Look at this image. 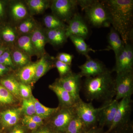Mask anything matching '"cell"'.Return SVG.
I'll use <instances>...</instances> for the list:
<instances>
[{"label":"cell","instance_id":"1","mask_svg":"<svg viewBox=\"0 0 133 133\" xmlns=\"http://www.w3.org/2000/svg\"><path fill=\"white\" fill-rule=\"evenodd\" d=\"M102 2L109 13L113 28L125 44L129 43L133 37V1L107 0Z\"/></svg>","mask_w":133,"mask_h":133},{"label":"cell","instance_id":"2","mask_svg":"<svg viewBox=\"0 0 133 133\" xmlns=\"http://www.w3.org/2000/svg\"><path fill=\"white\" fill-rule=\"evenodd\" d=\"M84 91L88 101H98L103 102L104 105L111 102L115 96V79L111 72L107 70L98 76L86 77Z\"/></svg>","mask_w":133,"mask_h":133},{"label":"cell","instance_id":"3","mask_svg":"<svg viewBox=\"0 0 133 133\" xmlns=\"http://www.w3.org/2000/svg\"><path fill=\"white\" fill-rule=\"evenodd\" d=\"M77 1L78 5L84 11L87 18L92 25L98 28L110 26L111 21L109 13L102 1Z\"/></svg>","mask_w":133,"mask_h":133},{"label":"cell","instance_id":"4","mask_svg":"<svg viewBox=\"0 0 133 133\" xmlns=\"http://www.w3.org/2000/svg\"><path fill=\"white\" fill-rule=\"evenodd\" d=\"M131 97L123 98L119 101L116 115L111 125L105 133H110L116 129L121 128L131 124L132 112Z\"/></svg>","mask_w":133,"mask_h":133},{"label":"cell","instance_id":"5","mask_svg":"<svg viewBox=\"0 0 133 133\" xmlns=\"http://www.w3.org/2000/svg\"><path fill=\"white\" fill-rule=\"evenodd\" d=\"M73 107L76 114L84 122L87 129L97 126L99 114L102 106L95 108L91 103H86L81 99L76 102Z\"/></svg>","mask_w":133,"mask_h":133},{"label":"cell","instance_id":"6","mask_svg":"<svg viewBox=\"0 0 133 133\" xmlns=\"http://www.w3.org/2000/svg\"><path fill=\"white\" fill-rule=\"evenodd\" d=\"M115 88L116 100L127 97H132L133 93V71L116 73L115 79Z\"/></svg>","mask_w":133,"mask_h":133},{"label":"cell","instance_id":"7","mask_svg":"<svg viewBox=\"0 0 133 133\" xmlns=\"http://www.w3.org/2000/svg\"><path fill=\"white\" fill-rule=\"evenodd\" d=\"M75 114L74 107H60L51 116L49 126L55 133H65L68 124Z\"/></svg>","mask_w":133,"mask_h":133},{"label":"cell","instance_id":"8","mask_svg":"<svg viewBox=\"0 0 133 133\" xmlns=\"http://www.w3.org/2000/svg\"><path fill=\"white\" fill-rule=\"evenodd\" d=\"M77 5V1L75 0H54L51 9L52 14L63 22H68L76 13Z\"/></svg>","mask_w":133,"mask_h":133},{"label":"cell","instance_id":"9","mask_svg":"<svg viewBox=\"0 0 133 133\" xmlns=\"http://www.w3.org/2000/svg\"><path fill=\"white\" fill-rule=\"evenodd\" d=\"M82 77L79 73L76 74L71 72L63 77H60L57 81L64 89L69 93L75 103L81 99L79 92Z\"/></svg>","mask_w":133,"mask_h":133},{"label":"cell","instance_id":"10","mask_svg":"<svg viewBox=\"0 0 133 133\" xmlns=\"http://www.w3.org/2000/svg\"><path fill=\"white\" fill-rule=\"evenodd\" d=\"M133 49L129 43L125 44L122 51L116 58L113 71L116 73L133 71Z\"/></svg>","mask_w":133,"mask_h":133},{"label":"cell","instance_id":"11","mask_svg":"<svg viewBox=\"0 0 133 133\" xmlns=\"http://www.w3.org/2000/svg\"><path fill=\"white\" fill-rule=\"evenodd\" d=\"M68 22L69 25L65 29L67 38L70 36L75 35L85 38L88 36L89 33L88 27L78 13H75Z\"/></svg>","mask_w":133,"mask_h":133},{"label":"cell","instance_id":"12","mask_svg":"<svg viewBox=\"0 0 133 133\" xmlns=\"http://www.w3.org/2000/svg\"><path fill=\"white\" fill-rule=\"evenodd\" d=\"M118 101L113 99L111 102L102 105L98 117L99 127L103 128L107 127L108 129L111 125L118 108Z\"/></svg>","mask_w":133,"mask_h":133},{"label":"cell","instance_id":"13","mask_svg":"<svg viewBox=\"0 0 133 133\" xmlns=\"http://www.w3.org/2000/svg\"><path fill=\"white\" fill-rule=\"evenodd\" d=\"M80 72L79 73L82 77H94L104 73L108 69L104 65L98 60L87 58L86 62L82 65L79 66Z\"/></svg>","mask_w":133,"mask_h":133},{"label":"cell","instance_id":"14","mask_svg":"<svg viewBox=\"0 0 133 133\" xmlns=\"http://www.w3.org/2000/svg\"><path fill=\"white\" fill-rule=\"evenodd\" d=\"M31 39L36 55L40 57L45 55V46L48 43L45 31L37 27L31 34Z\"/></svg>","mask_w":133,"mask_h":133},{"label":"cell","instance_id":"15","mask_svg":"<svg viewBox=\"0 0 133 133\" xmlns=\"http://www.w3.org/2000/svg\"><path fill=\"white\" fill-rule=\"evenodd\" d=\"M49 88L57 96L61 107H72L74 106L76 103L73 98L57 81L50 85Z\"/></svg>","mask_w":133,"mask_h":133},{"label":"cell","instance_id":"16","mask_svg":"<svg viewBox=\"0 0 133 133\" xmlns=\"http://www.w3.org/2000/svg\"><path fill=\"white\" fill-rule=\"evenodd\" d=\"M21 108L8 109L0 113V117L3 127L11 128L17 125L21 114Z\"/></svg>","mask_w":133,"mask_h":133},{"label":"cell","instance_id":"17","mask_svg":"<svg viewBox=\"0 0 133 133\" xmlns=\"http://www.w3.org/2000/svg\"><path fill=\"white\" fill-rule=\"evenodd\" d=\"M108 41L109 46L107 50L113 51L116 58L124 49L125 44L118 33L113 28L108 34Z\"/></svg>","mask_w":133,"mask_h":133},{"label":"cell","instance_id":"18","mask_svg":"<svg viewBox=\"0 0 133 133\" xmlns=\"http://www.w3.org/2000/svg\"><path fill=\"white\" fill-rule=\"evenodd\" d=\"M65 29H57L46 30L45 32L48 43L54 46L63 45L66 42L67 38L65 34Z\"/></svg>","mask_w":133,"mask_h":133},{"label":"cell","instance_id":"19","mask_svg":"<svg viewBox=\"0 0 133 133\" xmlns=\"http://www.w3.org/2000/svg\"><path fill=\"white\" fill-rule=\"evenodd\" d=\"M37 62L30 63L22 67L18 74L19 79L24 84L32 82L35 76Z\"/></svg>","mask_w":133,"mask_h":133},{"label":"cell","instance_id":"20","mask_svg":"<svg viewBox=\"0 0 133 133\" xmlns=\"http://www.w3.org/2000/svg\"><path fill=\"white\" fill-rule=\"evenodd\" d=\"M52 58L44 55L37 62L35 76L33 82H36L45 75L51 69L52 65Z\"/></svg>","mask_w":133,"mask_h":133},{"label":"cell","instance_id":"21","mask_svg":"<svg viewBox=\"0 0 133 133\" xmlns=\"http://www.w3.org/2000/svg\"><path fill=\"white\" fill-rule=\"evenodd\" d=\"M17 48L26 53L30 57L36 55V52L32 44L31 39V34L23 35L16 41Z\"/></svg>","mask_w":133,"mask_h":133},{"label":"cell","instance_id":"22","mask_svg":"<svg viewBox=\"0 0 133 133\" xmlns=\"http://www.w3.org/2000/svg\"><path fill=\"white\" fill-rule=\"evenodd\" d=\"M73 43L78 52L81 55L85 56L87 58L90 57L88 55L89 52H95V50L90 48L85 42L84 38L75 35H71L69 37Z\"/></svg>","mask_w":133,"mask_h":133},{"label":"cell","instance_id":"23","mask_svg":"<svg viewBox=\"0 0 133 133\" xmlns=\"http://www.w3.org/2000/svg\"><path fill=\"white\" fill-rule=\"evenodd\" d=\"M32 98L35 108L36 114L43 119L51 117L60 108V107L55 108L47 107L42 104L33 96H32Z\"/></svg>","mask_w":133,"mask_h":133},{"label":"cell","instance_id":"24","mask_svg":"<svg viewBox=\"0 0 133 133\" xmlns=\"http://www.w3.org/2000/svg\"><path fill=\"white\" fill-rule=\"evenodd\" d=\"M10 52L14 65L22 67L30 64V57L17 47L12 48Z\"/></svg>","mask_w":133,"mask_h":133},{"label":"cell","instance_id":"25","mask_svg":"<svg viewBox=\"0 0 133 133\" xmlns=\"http://www.w3.org/2000/svg\"><path fill=\"white\" fill-rule=\"evenodd\" d=\"M26 3L30 11L33 15L43 13L50 5L49 1L45 0H29Z\"/></svg>","mask_w":133,"mask_h":133},{"label":"cell","instance_id":"26","mask_svg":"<svg viewBox=\"0 0 133 133\" xmlns=\"http://www.w3.org/2000/svg\"><path fill=\"white\" fill-rule=\"evenodd\" d=\"M87 130L84 122L76 113L68 124L65 133H82Z\"/></svg>","mask_w":133,"mask_h":133},{"label":"cell","instance_id":"27","mask_svg":"<svg viewBox=\"0 0 133 133\" xmlns=\"http://www.w3.org/2000/svg\"><path fill=\"white\" fill-rule=\"evenodd\" d=\"M36 22L33 17H28L24 19L17 26L16 31L23 35H30L38 27Z\"/></svg>","mask_w":133,"mask_h":133},{"label":"cell","instance_id":"28","mask_svg":"<svg viewBox=\"0 0 133 133\" xmlns=\"http://www.w3.org/2000/svg\"><path fill=\"white\" fill-rule=\"evenodd\" d=\"M11 12L12 17L16 21L26 19L28 15V9L25 5L19 2L12 5Z\"/></svg>","mask_w":133,"mask_h":133},{"label":"cell","instance_id":"29","mask_svg":"<svg viewBox=\"0 0 133 133\" xmlns=\"http://www.w3.org/2000/svg\"><path fill=\"white\" fill-rule=\"evenodd\" d=\"M43 22L47 29H66L67 28L64 22L53 14L48 15L44 16Z\"/></svg>","mask_w":133,"mask_h":133},{"label":"cell","instance_id":"30","mask_svg":"<svg viewBox=\"0 0 133 133\" xmlns=\"http://www.w3.org/2000/svg\"><path fill=\"white\" fill-rule=\"evenodd\" d=\"M1 84L12 95L18 96L19 94L20 83L13 77H9L1 80Z\"/></svg>","mask_w":133,"mask_h":133},{"label":"cell","instance_id":"31","mask_svg":"<svg viewBox=\"0 0 133 133\" xmlns=\"http://www.w3.org/2000/svg\"><path fill=\"white\" fill-rule=\"evenodd\" d=\"M1 34L3 40L6 42L13 44L16 41L17 31L13 27L5 26L2 31Z\"/></svg>","mask_w":133,"mask_h":133},{"label":"cell","instance_id":"32","mask_svg":"<svg viewBox=\"0 0 133 133\" xmlns=\"http://www.w3.org/2000/svg\"><path fill=\"white\" fill-rule=\"evenodd\" d=\"M21 111L24 116H31L36 114L35 108L32 96L27 99H24Z\"/></svg>","mask_w":133,"mask_h":133},{"label":"cell","instance_id":"33","mask_svg":"<svg viewBox=\"0 0 133 133\" xmlns=\"http://www.w3.org/2000/svg\"><path fill=\"white\" fill-rule=\"evenodd\" d=\"M14 98L12 94L3 86L0 85V103L8 104L13 103Z\"/></svg>","mask_w":133,"mask_h":133},{"label":"cell","instance_id":"34","mask_svg":"<svg viewBox=\"0 0 133 133\" xmlns=\"http://www.w3.org/2000/svg\"><path fill=\"white\" fill-rule=\"evenodd\" d=\"M55 65L60 77H63L71 72L70 65L69 64L56 60L55 62Z\"/></svg>","mask_w":133,"mask_h":133},{"label":"cell","instance_id":"35","mask_svg":"<svg viewBox=\"0 0 133 133\" xmlns=\"http://www.w3.org/2000/svg\"><path fill=\"white\" fill-rule=\"evenodd\" d=\"M0 64L6 66L14 67L15 65L13 62L10 51L6 50L0 56Z\"/></svg>","mask_w":133,"mask_h":133},{"label":"cell","instance_id":"36","mask_svg":"<svg viewBox=\"0 0 133 133\" xmlns=\"http://www.w3.org/2000/svg\"><path fill=\"white\" fill-rule=\"evenodd\" d=\"M19 94L24 99L29 98L31 96V87L26 84L20 83Z\"/></svg>","mask_w":133,"mask_h":133},{"label":"cell","instance_id":"37","mask_svg":"<svg viewBox=\"0 0 133 133\" xmlns=\"http://www.w3.org/2000/svg\"><path fill=\"white\" fill-rule=\"evenodd\" d=\"M23 126L28 130L33 132L37 130L41 126L38 125L37 124L33 122L30 120L28 119L26 116H24L22 121Z\"/></svg>","mask_w":133,"mask_h":133},{"label":"cell","instance_id":"38","mask_svg":"<svg viewBox=\"0 0 133 133\" xmlns=\"http://www.w3.org/2000/svg\"><path fill=\"white\" fill-rule=\"evenodd\" d=\"M73 58V55L68 54V53L62 52V53H59L57 55L56 58L57 60L70 65Z\"/></svg>","mask_w":133,"mask_h":133},{"label":"cell","instance_id":"39","mask_svg":"<svg viewBox=\"0 0 133 133\" xmlns=\"http://www.w3.org/2000/svg\"><path fill=\"white\" fill-rule=\"evenodd\" d=\"M132 124H131L124 127L115 129L110 133H132Z\"/></svg>","mask_w":133,"mask_h":133},{"label":"cell","instance_id":"40","mask_svg":"<svg viewBox=\"0 0 133 133\" xmlns=\"http://www.w3.org/2000/svg\"><path fill=\"white\" fill-rule=\"evenodd\" d=\"M27 130L24 126L17 124L11 128L8 133H27Z\"/></svg>","mask_w":133,"mask_h":133},{"label":"cell","instance_id":"41","mask_svg":"<svg viewBox=\"0 0 133 133\" xmlns=\"http://www.w3.org/2000/svg\"><path fill=\"white\" fill-rule=\"evenodd\" d=\"M33 122H35L36 124H37L40 126H42L43 124V119L40 116H38L37 115L35 114L31 116H25Z\"/></svg>","mask_w":133,"mask_h":133},{"label":"cell","instance_id":"42","mask_svg":"<svg viewBox=\"0 0 133 133\" xmlns=\"http://www.w3.org/2000/svg\"><path fill=\"white\" fill-rule=\"evenodd\" d=\"M31 133H55L49 126H41L37 130Z\"/></svg>","mask_w":133,"mask_h":133},{"label":"cell","instance_id":"43","mask_svg":"<svg viewBox=\"0 0 133 133\" xmlns=\"http://www.w3.org/2000/svg\"><path fill=\"white\" fill-rule=\"evenodd\" d=\"M86 133H105V132H104L103 128L96 126L89 129L86 131Z\"/></svg>","mask_w":133,"mask_h":133},{"label":"cell","instance_id":"44","mask_svg":"<svg viewBox=\"0 0 133 133\" xmlns=\"http://www.w3.org/2000/svg\"><path fill=\"white\" fill-rule=\"evenodd\" d=\"M8 70L6 66L4 65L0 64V72L2 75L3 73H5V72L7 71Z\"/></svg>","mask_w":133,"mask_h":133},{"label":"cell","instance_id":"45","mask_svg":"<svg viewBox=\"0 0 133 133\" xmlns=\"http://www.w3.org/2000/svg\"><path fill=\"white\" fill-rule=\"evenodd\" d=\"M4 14V7L2 3L0 1V17H2Z\"/></svg>","mask_w":133,"mask_h":133},{"label":"cell","instance_id":"46","mask_svg":"<svg viewBox=\"0 0 133 133\" xmlns=\"http://www.w3.org/2000/svg\"><path fill=\"white\" fill-rule=\"evenodd\" d=\"M6 50V48H0V56L2 55L3 53Z\"/></svg>","mask_w":133,"mask_h":133},{"label":"cell","instance_id":"47","mask_svg":"<svg viewBox=\"0 0 133 133\" xmlns=\"http://www.w3.org/2000/svg\"><path fill=\"white\" fill-rule=\"evenodd\" d=\"M86 131H85V132H83L82 133H86Z\"/></svg>","mask_w":133,"mask_h":133},{"label":"cell","instance_id":"48","mask_svg":"<svg viewBox=\"0 0 133 133\" xmlns=\"http://www.w3.org/2000/svg\"><path fill=\"white\" fill-rule=\"evenodd\" d=\"M1 72H0V76H1Z\"/></svg>","mask_w":133,"mask_h":133},{"label":"cell","instance_id":"49","mask_svg":"<svg viewBox=\"0 0 133 133\" xmlns=\"http://www.w3.org/2000/svg\"><path fill=\"white\" fill-rule=\"evenodd\" d=\"M0 133H1V131H0Z\"/></svg>","mask_w":133,"mask_h":133}]
</instances>
